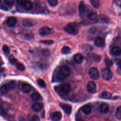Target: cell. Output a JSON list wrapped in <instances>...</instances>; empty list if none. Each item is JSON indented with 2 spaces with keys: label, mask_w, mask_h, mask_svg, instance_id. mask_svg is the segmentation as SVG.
Returning <instances> with one entry per match:
<instances>
[{
  "label": "cell",
  "mask_w": 121,
  "mask_h": 121,
  "mask_svg": "<svg viewBox=\"0 0 121 121\" xmlns=\"http://www.w3.org/2000/svg\"><path fill=\"white\" fill-rule=\"evenodd\" d=\"M78 25L76 23H69L64 28V30L68 33L76 35L78 33Z\"/></svg>",
  "instance_id": "obj_1"
},
{
  "label": "cell",
  "mask_w": 121,
  "mask_h": 121,
  "mask_svg": "<svg viewBox=\"0 0 121 121\" xmlns=\"http://www.w3.org/2000/svg\"><path fill=\"white\" fill-rule=\"evenodd\" d=\"M54 32L53 29L47 26H43L39 30V34L42 36H45L52 34Z\"/></svg>",
  "instance_id": "obj_2"
},
{
  "label": "cell",
  "mask_w": 121,
  "mask_h": 121,
  "mask_svg": "<svg viewBox=\"0 0 121 121\" xmlns=\"http://www.w3.org/2000/svg\"><path fill=\"white\" fill-rule=\"evenodd\" d=\"M89 77L95 80H97L99 78V73L98 69L96 68H91L88 71Z\"/></svg>",
  "instance_id": "obj_3"
},
{
  "label": "cell",
  "mask_w": 121,
  "mask_h": 121,
  "mask_svg": "<svg viewBox=\"0 0 121 121\" xmlns=\"http://www.w3.org/2000/svg\"><path fill=\"white\" fill-rule=\"evenodd\" d=\"M17 2L26 10H31L33 8V3L29 0H18Z\"/></svg>",
  "instance_id": "obj_4"
},
{
  "label": "cell",
  "mask_w": 121,
  "mask_h": 121,
  "mask_svg": "<svg viewBox=\"0 0 121 121\" xmlns=\"http://www.w3.org/2000/svg\"><path fill=\"white\" fill-rule=\"evenodd\" d=\"M102 76L103 78L107 80H111L112 78V72L108 69H104L102 71Z\"/></svg>",
  "instance_id": "obj_5"
},
{
  "label": "cell",
  "mask_w": 121,
  "mask_h": 121,
  "mask_svg": "<svg viewBox=\"0 0 121 121\" xmlns=\"http://www.w3.org/2000/svg\"><path fill=\"white\" fill-rule=\"evenodd\" d=\"M65 78V77L60 72V70L54 73L53 78V79L55 82H61L64 81Z\"/></svg>",
  "instance_id": "obj_6"
},
{
  "label": "cell",
  "mask_w": 121,
  "mask_h": 121,
  "mask_svg": "<svg viewBox=\"0 0 121 121\" xmlns=\"http://www.w3.org/2000/svg\"><path fill=\"white\" fill-rule=\"evenodd\" d=\"M60 90L63 93L67 94L71 90V86L68 83H63L60 85Z\"/></svg>",
  "instance_id": "obj_7"
},
{
  "label": "cell",
  "mask_w": 121,
  "mask_h": 121,
  "mask_svg": "<svg viewBox=\"0 0 121 121\" xmlns=\"http://www.w3.org/2000/svg\"><path fill=\"white\" fill-rule=\"evenodd\" d=\"M87 89L88 92L94 93L96 91V86L94 81H89L87 85Z\"/></svg>",
  "instance_id": "obj_8"
},
{
  "label": "cell",
  "mask_w": 121,
  "mask_h": 121,
  "mask_svg": "<svg viewBox=\"0 0 121 121\" xmlns=\"http://www.w3.org/2000/svg\"><path fill=\"white\" fill-rule=\"evenodd\" d=\"M60 106L67 114H70L72 111V107L70 105L66 104H60Z\"/></svg>",
  "instance_id": "obj_9"
},
{
  "label": "cell",
  "mask_w": 121,
  "mask_h": 121,
  "mask_svg": "<svg viewBox=\"0 0 121 121\" xmlns=\"http://www.w3.org/2000/svg\"><path fill=\"white\" fill-rule=\"evenodd\" d=\"M50 117L52 121H59L61 118V114L59 112H53L51 113Z\"/></svg>",
  "instance_id": "obj_10"
},
{
  "label": "cell",
  "mask_w": 121,
  "mask_h": 121,
  "mask_svg": "<svg viewBox=\"0 0 121 121\" xmlns=\"http://www.w3.org/2000/svg\"><path fill=\"white\" fill-rule=\"evenodd\" d=\"M20 89L25 93H29L32 89V86L28 83H23L21 85Z\"/></svg>",
  "instance_id": "obj_11"
},
{
  "label": "cell",
  "mask_w": 121,
  "mask_h": 121,
  "mask_svg": "<svg viewBox=\"0 0 121 121\" xmlns=\"http://www.w3.org/2000/svg\"><path fill=\"white\" fill-rule=\"evenodd\" d=\"M60 71L65 76H68L70 73V70L69 68L67 66H62L60 68Z\"/></svg>",
  "instance_id": "obj_12"
},
{
  "label": "cell",
  "mask_w": 121,
  "mask_h": 121,
  "mask_svg": "<svg viewBox=\"0 0 121 121\" xmlns=\"http://www.w3.org/2000/svg\"><path fill=\"white\" fill-rule=\"evenodd\" d=\"M17 23V19L14 17H9L6 20V24L9 27L14 26Z\"/></svg>",
  "instance_id": "obj_13"
},
{
  "label": "cell",
  "mask_w": 121,
  "mask_h": 121,
  "mask_svg": "<svg viewBox=\"0 0 121 121\" xmlns=\"http://www.w3.org/2000/svg\"><path fill=\"white\" fill-rule=\"evenodd\" d=\"M43 103H34L32 106V109L34 111L36 112H40L43 108Z\"/></svg>",
  "instance_id": "obj_14"
},
{
  "label": "cell",
  "mask_w": 121,
  "mask_h": 121,
  "mask_svg": "<svg viewBox=\"0 0 121 121\" xmlns=\"http://www.w3.org/2000/svg\"><path fill=\"white\" fill-rule=\"evenodd\" d=\"M105 44V42L104 39L101 37L97 38L95 41V44L96 46L98 47H101L104 46Z\"/></svg>",
  "instance_id": "obj_15"
},
{
  "label": "cell",
  "mask_w": 121,
  "mask_h": 121,
  "mask_svg": "<svg viewBox=\"0 0 121 121\" xmlns=\"http://www.w3.org/2000/svg\"><path fill=\"white\" fill-rule=\"evenodd\" d=\"M83 56L80 53H77L73 56V60L78 64L81 63L83 61Z\"/></svg>",
  "instance_id": "obj_16"
},
{
  "label": "cell",
  "mask_w": 121,
  "mask_h": 121,
  "mask_svg": "<svg viewBox=\"0 0 121 121\" xmlns=\"http://www.w3.org/2000/svg\"><path fill=\"white\" fill-rule=\"evenodd\" d=\"M111 53L114 56H118L121 54V49L117 46H113L111 51Z\"/></svg>",
  "instance_id": "obj_17"
},
{
  "label": "cell",
  "mask_w": 121,
  "mask_h": 121,
  "mask_svg": "<svg viewBox=\"0 0 121 121\" xmlns=\"http://www.w3.org/2000/svg\"><path fill=\"white\" fill-rule=\"evenodd\" d=\"M22 24L26 27H31L35 25V23L30 19H24L22 21Z\"/></svg>",
  "instance_id": "obj_18"
},
{
  "label": "cell",
  "mask_w": 121,
  "mask_h": 121,
  "mask_svg": "<svg viewBox=\"0 0 121 121\" xmlns=\"http://www.w3.org/2000/svg\"><path fill=\"white\" fill-rule=\"evenodd\" d=\"M79 13L81 16H83L86 11V6L83 1H81L79 4Z\"/></svg>",
  "instance_id": "obj_19"
},
{
  "label": "cell",
  "mask_w": 121,
  "mask_h": 121,
  "mask_svg": "<svg viewBox=\"0 0 121 121\" xmlns=\"http://www.w3.org/2000/svg\"><path fill=\"white\" fill-rule=\"evenodd\" d=\"M81 110L85 114L88 115L91 112V108L89 105L86 104L81 107Z\"/></svg>",
  "instance_id": "obj_20"
},
{
  "label": "cell",
  "mask_w": 121,
  "mask_h": 121,
  "mask_svg": "<svg viewBox=\"0 0 121 121\" xmlns=\"http://www.w3.org/2000/svg\"><path fill=\"white\" fill-rule=\"evenodd\" d=\"M99 110L101 112L105 113L109 110V105L106 103H103L100 105Z\"/></svg>",
  "instance_id": "obj_21"
},
{
  "label": "cell",
  "mask_w": 121,
  "mask_h": 121,
  "mask_svg": "<svg viewBox=\"0 0 121 121\" xmlns=\"http://www.w3.org/2000/svg\"><path fill=\"white\" fill-rule=\"evenodd\" d=\"M31 97L32 99L33 100H34V101H39V100H41L43 99L42 96L38 92H34V93H33L31 95Z\"/></svg>",
  "instance_id": "obj_22"
},
{
  "label": "cell",
  "mask_w": 121,
  "mask_h": 121,
  "mask_svg": "<svg viewBox=\"0 0 121 121\" xmlns=\"http://www.w3.org/2000/svg\"><path fill=\"white\" fill-rule=\"evenodd\" d=\"M10 87L8 84V83L7 84H5L4 85H3L0 88V91L1 92H2V93L5 94L8 93V92H9V90H10Z\"/></svg>",
  "instance_id": "obj_23"
},
{
  "label": "cell",
  "mask_w": 121,
  "mask_h": 121,
  "mask_svg": "<svg viewBox=\"0 0 121 121\" xmlns=\"http://www.w3.org/2000/svg\"><path fill=\"white\" fill-rule=\"evenodd\" d=\"M100 97L104 99H111L112 95L109 92L107 91H104L100 94Z\"/></svg>",
  "instance_id": "obj_24"
},
{
  "label": "cell",
  "mask_w": 121,
  "mask_h": 121,
  "mask_svg": "<svg viewBox=\"0 0 121 121\" xmlns=\"http://www.w3.org/2000/svg\"><path fill=\"white\" fill-rule=\"evenodd\" d=\"M115 116L117 119L121 120V106H119L117 108L115 112Z\"/></svg>",
  "instance_id": "obj_25"
},
{
  "label": "cell",
  "mask_w": 121,
  "mask_h": 121,
  "mask_svg": "<svg viewBox=\"0 0 121 121\" xmlns=\"http://www.w3.org/2000/svg\"><path fill=\"white\" fill-rule=\"evenodd\" d=\"M87 17L89 20H90L91 21H94L97 18V14L96 13L91 12L88 15Z\"/></svg>",
  "instance_id": "obj_26"
},
{
  "label": "cell",
  "mask_w": 121,
  "mask_h": 121,
  "mask_svg": "<svg viewBox=\"0 0 121 121\" xmlns=\"http://www.w3.org/2000/svg\"><path fill=\"white\" fill-rule=\"evenodd\" d=\"M90 2L92 5L96 8H98L100 6V2L98 0H91Z\"/></svg>",
  "instance_id": "obj_27"
},
{
  "label": "cell",
  "mask_w": 121,
  "mask_h": 121,
  "mask_svg": "<svg viewBox=\"0 0 121 121\" xmlns=\"http://www.w3.org/2000/svg\"><path fill=\"white\" fill-rule=\"evenodd\" d=\"M70 51V49L68 46H64L61 49V53L62 54H68Z\"/></svg>",
  "instance_id": "obj_28"
},
{
  "label": "cell",
  "mask_w": 121,
  "mask_h": 121,
  "mask_svg": "<svg viewBox=\"0 0 121 121\" xmlns=\"http://www.w3.org/2000/svg\"><path fill=\"white\" fill-rule=\"evenodd\" d=\"M37 83L40 86L42 87H45L46 84L43 80L42 79H38L37 80Z\"/></svg>",
  "instance_id": "obj_29"
},
{
  "label": "cell",
  "mask_w": 121,
  "mask_h": 121,
  "mask_svg": "<svg viewBox=\"0 0 121 121\" xmlns=\"http://www.w3.org/2000/svg\"><path fill=\"white\" fill-rule=\"evenodd\" d=\"M2 50H3V52H4V53L6 55L9 54L10 52V50H9V47L6 45H4L2 47Z\"/></svg>",
  "instance_id": "obj_30"
},
{
  "label": "cell",
  "mask_w": 121,
  "mask_h": 121,
  "mask_svg": "<svg viewBox=\"0 0 121 121\" xmlns=\"http://www.w3.org/2000/svg\"><path fill=\"white\" fill-rule=\"evenodd\" d=\"M100 20L102 21V22H104L105 23H108L109 22V18L104 15H101L100 16Z\"/></svg>",
  "instance_id": "obj_31"
},
{
  "label": "cell",
  "mask_w": 121,
  "mask_h": 121,
  "mask_svg": "<svg viewBox=\"0 0 121 121\" xmlns=\"http://www.w3.org/2000/svg\"><path fill=\"white\" fill-rule=\"evenodd\" d=\"M4 3L6 5L9 6H12L14 4V0H4Z\"/></svg>",
  "instance_id": "obj_32"
},
{
  "label": "cell",
  "mask_w": 121,
  "mask_h": 121,
  "mask_svg": "<svg viewBox=\"0 0 121 121\" xmlns=\"http://www.w3.org/2000/svg\"><path fill=\"white\" fill-rule=\"evenodd\" d=\"M48 2L51 6H55L58 4V1L57 0H48Z\"/></svg>",
  "instance_id": "obj_33"
},
{
  "label": "cell",
  "mask_w": 121,
  "mask_h": 121,
  "mask_svg": "<svg viewBox=\"0 0 121 121\" xmlns=\"http://www.w3.org/2000/svg\"><path fill=\"white\" fill-rule=\"evenodd\" d=\"M9 61L11 64L12 65H16L17 64V60L13 56H11L9 59Z\"/></svg>",
  "instance_id": "obj_34"
},
{
  "label": "cell",
  "mask_w": 121,
  "mask_h": 121,
  "mask_svg": "<svg viewBox=\"0 0 121 121\" xmlns=\"http://www.w3.org/2000/svg\"><path fill=\"white\" fill-rule=\"evenodd\" d=\"M16 65L17 68L21 71H23L25 69V66H24V65L23 64H22L21 63H19L18 62Z\"/></svg>",
  "instance_id": "obj_35"
},
{
  "label": "cell",
  "mask_w": 121,
  "mask_h": 121,
  "mask_svg": "<svg viewBox=\"0 0 121 121\" xmlns=\"http://www.w3.org/2000/svg\"><path fill=\"white\" fill-rule=\"evenodd\" d=\"M40 43L50 45V44H52L53 43V41L51 40H46L41 41H40Z\"/></svg>",
  "instance_id": "obj_36"
},
{
  "label": "cell",
  "mask_w": 121,
  "mask_h": 121,
  "mask_svg": "<svg viewBox=\"0 0 121 121\" xmlns=\"http://www.w3.org/2000/svg\"><path fill=\"white\" fill-rule=\"evenodd\" d=\"M10 89H13L16 87V82L15 81H11L8 83Z\"/></svg>",
  "instance_id": "obj_37"
},
{
  "label": "cell",
  "mask_w": 121,
  "mask_h": 121,
  "mask_svg": "<svg viewBox=\"0 0 121 121\" xmlns=\"http://www.w3.org/2000/svg\"><path fill=\"white\" fill-rule=\"evenodd\" d=\"M104 62H105V63L106 66H108V67H110V66H111L112 65V61L110 59H109L107 58H106V59H105V60H104Z\"/></svg>",
  "instance_id": "obj_38"
},
{
  "label": "cell",
  "mask_w": 121,
  "mask_h": 121,
  "mask_svg": "<svg viewBox=\"0 0 121 121\" xmlns=\"http://www.w3.org/2000/svg\"><path fill=\"white\" fill-rule=\"evenodd\" d=\"M32 121H40V120L38 115H34L32 117Z\"/></svg>",
  "instance_id": "obj_39"
},
{
  "label": "cell",
  "mask_w": 121,
  "mask_h": 121,
  "mask_svg": "<svg viewBox=\"0 0 121 121\" xmlns=\"http://www.w3.org/2000/svg\"><path fill=\"white\" fill-rule=\"evenodd\" d=\"M42 53L44 55L47 56L50 54V51L47 49H45L42 50Z\"/></svg>",
  "instance_id": "obj_40"
},
{
  "label": "cell",
  "mask_w": 121,
  "mask_h": 121,
  "mask_svg": "<svg viewBox=\"0 0 121 121\" xmlns=\"http://www.w3.org/2000/svg\"><path fill=\"white\" fill-rule=\"evenodd\" d=\"M5 114H6V112L4 110V109L0 107V114L1 115H4Z\"/></svg>",
  "instance_id": "obj_41"
},
{
  "label": "cell",
  "mask_w": 121,
  "mask_h": 121,
  "mask_svg": "<svg viewBox=\"0 0 121 121\" xmlns=\"http://www.w3.org/2000/svg\"><path fill=\"white\" fill-rule=\"evenodd\" d=\"M118 65L119 67H120V68L121 69V60H120V61L118 62Z\"/></svg>",
  "instance_id": "obj_42"
},
{
  "label": "cell",
  "mask_w": 121,
  "mask_h": 121,
  "mask_svg": "<svg viewBox=\"0 0 121 121\" xmlns=\"http://www.w3.org/2000/svg\"><path fill=\"white\" fill-rule=\"evenodd\" d=\"M0 2H1V0H0Z\"/></svg>",
  "instance_id": "obj_43"
},
{
  "label": "cell",
  "mask_w": 121,
  "mask_h": 121,
  "mask_svg": "<svg viewBox=\"0 0 121 121\" xmlns=\"http://www.w3.org/2000/svg\"></svg>",
  "instance_id": "obj_44"
}]
</instances>
